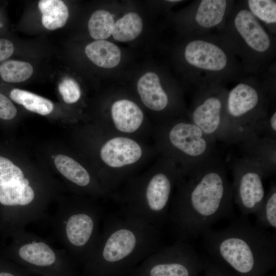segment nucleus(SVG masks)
<instances>
[{
  "instance_id": "f257e3e1",
  "label": "nucleus",
  "mask_w": 276,
  "mask_h": 276,
  "mask_svg": "<svg viewBox=\"0 0 276 276\" xmlns=\"http://www.w3.org/2000/svg\"><path fill=\"white\" fill-rule=\"evenodd\" d=\"M221 156L197 168L184 171L171 202L168 223L176 241L201 236L216 222L235 218L232 185Z\"/></svg>"
},
{
  "instance_id": "f03ea898",
  "label": "nucleus",
  "mask_w": 276,
  "mask_h": 276,
  "mask_svg": "<svg viewBox=\"0 0 276 276\" xmlns=\"http://www.w3.org/2000/svg\"><path fill=\"white\" fill-rule=\"evenodd\" d=\"M98 241L82 264V276H128L160 248V229L124 215L103 219Z\"/></svg>"
},
{
  "instance_id": "7ed1b4c3",
  "label": "nucleus",
  "mask_w": 276,
  "mask_h": 276,
  "mask_svg": "<svg viewBox=\"0 0 276 276\" xmlns=\"http://www.w3.org/2000/svg\"><path fill=\"white\" fill-rule=\"evenodd\" d=\"M201 236L209 255L241 275H250L256 269L267 268L275 261V233L252 224L246 216L235 217L221 229L211 227Z\"/></svg>"
},
{
  "instance_id": "20e7f679",
  "label": "nucleus",
  "mask_w": 276,
  "mask_h": 276,
  "mask_svg": "<svg viewBox=\"0 0 276 276\" xmlns=\"http://www.w3.org/2000/svg\"><path fill=\"white\" fill-rule=\"evenodd\" d=\"M103 211L89 202L61 201L52 219V235L76 263L82 264L101 234Z\"/></svg>"
},
{
  "instance_id": "39448f33",
  "label": "nucleus",
  "mask_w": 276,
  "mask_h": 276,
  "mask_svg": "<svg viewBox=\"0 0 276 276\" xmlns=\"http://www.w3.org/2000/svg\"><path fill=\"white\" fill-rule=\"evenodd\" d=\"M266 100L255 87L240 83L227 94L225 122L231 145L252 136H260L267 116Z\"/></svg>"
},
{
  "instance_id": "423d86ee",
  "label": "nucleus",
  "mask_w": 276,
  "mask_h": 276,
  "mask_svg": "<svg viewBox=\"0 0 276 276\" xmlns=\"http://www.w3.org/2000/svg\"><path fill=\"white\" fill-rule=\"evenodd\" d=\"M14 233L12 254L22 267L42 276H75V263L65 249L25 228Z\"/></svg>"
},
{
  "instance_id": "0eeeda50",
  "label": "nucleus",
  "mask_w": 276,
  "mask_h": 276,
  "mask_svg": "<svg viewBox=\"0 0 276 276\" xmlns=\"http://www.w3.org/2000/svg\"><path fill=\"white\" fill-rule=\"evenodd\" d=\"M178 178L171 172L154 174L145 185L143 194L124 203L120 212L160 229L168 223L172 189Z\"/></svg>"
},
{
  "instance_id": "6e6552de",
  "label": "nucleus",
  "mask_w": 276,
  "mask_h": 276,
  "mask_svg": "<svg viewBox=\"0 0 276 276\" xmlns=\"http://www.w3.org/2000/svg\"><path fill=\"white\" fill-rule=\"evenodd\" d=\"M167 138L170 147L184 163V171L202 167L221 156L218 143L190 121L172 125Z\"/></svg>"
},
{
  "instance_id": "1a4fd4ad",
  "label": "nucleus",
  "mask_w": 276,
  "mask_h": 276,
  "mask_svg": "<svg viewBox=\"0 0 276 276\" xmlns=\"http://www.w3.org/2000/svg\"><path fill=\"white\" fill-rule=\"evenodd\" d=\"M200 263L188 242L176 241L149 256L128 276H193Z\"/></svg>"
},
{
  "instance_id": "9d476101",
  "label": "nucleus",
  "mask_w": 276,
  "mask_h": 276,
  "mask_svg": "<svg viewBox=\"0 0 276 276\" xmlns=\"http://www.w3.org/2000/svg\"><path fill=\"white\" fill-rule=\"evenodd\" d=\"M233 175V202L241 215L254 214L263 202L266 192L262 170L255 164L241 157L232 158L229 165Z\"/></svg>"
},
{
  "instance_id": "9b49d317",
  "label": "nucleus",
  "mask_w": 276,
  "mask_h": 276,
  "mask_svg": "<svg viewBox=\"0 0 276 276\" xmlns=\"http://www.w3.org/2000/svg\"><path fill=\"white\" fill-rule=\"evenodd\" d=\"M227 94L211 89L202 92L195 99L190 121L216 141L231 145L225 122V107Z\"/></svg>"
},
{
  "instance_id": "f8f14e48",
  "label": "nucleus",
  "mask_w": 276,
  "mask_h": 276,
  "mask_svg": "<svg viewBox=\"0 0 276 276\" xmlns=\"http://www.w3.org/2000/svg\"><path fill=\"white\" fill-rule=\"evenodd\" d=\"M237 145L241 157L259 167L265 178L275 174L276 141L252 136Z\"/></svg>"
},
{
  "instance_id": "ddd939ff",
  "label": "nucleus",
  "mask_w": 276,
  "mask_h": 276,
  "mask_svg": "<svg viewBox=\"0 0 276 276\" xmlns=\"http://www.w3.org/2000/svg\"><path fill=\"white\" fill-rule=\"evenodd\" d=\"M187 62L196 68L209 71H220L227 65L225 52L217 45L202 40H194L185 50Z\"/></svg>"
},
{
  "instance_id": "4468645a",
  "label": "nucleus",
  "mask_w": 276,
  "mask_h": 276,
  "mask_svg": "<svg viewBox=\"0 0 276 276\" xmlns=\"http://www.w3.org/2000/svg\"><path fill=\"white\" fill-rule=\"evenodd\" d=\"M140 146L132 139L117 137L107 141L100 150L102 160L112 168L132 164L141 157Z\"/></svg>"
},
{
  "instance_id": "2eb2a0df",
  "label": "nucleus",
  "mask_w": 276,
  "mask_h": 276,
  "mask_svg": "<svg viewBox=\"0 0 276 276\" xmlns=\"http://www.w3.org/2000/svg\"><path fill=\"white\" fill-rule=\"evenodd\" d=\"M234 25L237 32L253 50L262 53L270 47L269 35L249 10L242 9L236 14Z\"/></svg>"
},
{
  "instance_id": "dca6fc26",
  "label": "nucleus",
  "mask_w": 276,
  "mask_h": 276,
  "mask_svg": "<svg viewBox=\"0 0 276 276\" xmlns=\"http://www.w3.org/2000/svg\"><path fill=\"white\" fill-rule=\"evenodd\" d=\"M137 89L142 101L149 109L160 111L168 106V96L155 73L149 72L143 75L138 80Z\"/></svg>"
},
{
  "instance_id": "f3484780",
  "label": "nucleus",
  "mask_w": 276,
  "mask_h": 276,
  "mask_svg": "<svg viewBox=\"0 0 276 276\" xmlns=\"http://www.w3.org/2000/svg\"><path fill=\"white\" fill-rule=\"evenodd\" d=\"M111 111L116 127L123 132H134L143 121L141 109L135 103L128 100L116 101L111 106Z\"/></svg>"
},
{
  "instance_id": "a211bd4d",
  "label": "nucleus",
  "mask_w": 276,
  "mask_h": 276,
  "mask_svg": "<svg viewBox=\"0 0 276 276\" xmlns=\"http://www.w3.org/2000/svg\"><path fill=\"white\" fill-rule=\"evenodd\" d=\"M85 53L94 63L103 68H113L121 60V52L119 47L105 40H97L88 44Z\"/></svg>"
},
{
  "instance_id": "6ab92c4d",
  "label": "nucleus",
  "mask_w": 276,
  "mask_h": 276,
  "mask_svg": "<svg viewBox=\"0 0 276 276\" xmlns=\"http://www.w3.org/2000/svg\"><path fill=\"white\" fill-rule=\"evenodd\" d=\"M54 163L58 171L68 182L80 188L90 187L92 180L89 173L73 158L58 154L54 158Z\"/></svg>"
},
{
  "instance_id": "aec40b11",
  "label": "nucleus",
  "mask_w": 276,
  "mask_h": 276,
  "mask_svg": "<svg viewBox=\"0 0 276 276\" xmlns=\"http://www.w3.org/2000/svg\"><path fill=\"white\" fill-rule=\"evenodd\" d=\"M38 7L42 14V24L47 29L62 27L68 17V8L60 0H41Z\"/></svg>"
},
{
  "instance_id": "412c9836",
  "label": "nucleus",
  "mask_w": 276,
  "mask_h": 276,
  "mask_svg": "<svg viewBox=\"0 0 276 276\" xmlns=\"http://www.w3.org/2000/svg\"><path fill=\"white\" fill-rule=\"evenodd\" d=\"M226 6L224 0L201 1L196 13V22L205 28L218 25L223 18Z\"/></svg>"
},
{
  "instance_id": "4be33fe9",
  "label": "nucleus",
  "mask_w": 276,
  "mask_h": 276,
  "mask_svg": "<svg viewBox=\"0 0 276 276\" xmlns=\"http://www.w3.org/2000/svg\"><path fill=\"white\" fill-rule=\"evenodd\" d=\"M9 96L12 100L27 110L40 115H48L54 109L50 100L27 90L14 88L10 91Z\"/></svg>"
},
{
  "instance_id": "5701e85b",
  "label": "nucleus",
  "mask_w": 276,
  "mask_h": 276,
  "mask_svg": "<svg viewBox=\"0 0 276 276\" xmlns=\"http://www.w3.org/2000/svg\"><path fill=\"white\" fill-rule=\"evenodd\" d=\"M255 225L266 229L276 230V184L272 182L266 193L265 198L257 211Z\"/></svg>"
},
{
  "instance_id": "b1692460",
  "label": "nucleus",
  "mask_w": 276,
  "mask_h": 276,
  "mask_svg": "<svg viewBox=\"0 0 276 276\" xmlns=\"http://www.w3.org/2000/svg\"><path fill=\"white\" fill-rule=\"evenodd\" d=\"M143 22L135 12L125 14L115 22L112 35L118 41L126 42L135 39L142 32Z\"/></svg>"
},
{
  "instance_id": "393cba45",
  "label": "nucleus",
  "mask_w": 276,
  "mask_h": 276,
  "mask_svg": "<svg viewBox=\"0 0 276 276\" xmlns=\"http://www.w3.org/2000/svg\"><path fill=\"white\" fill-rule=\"evenodd\" d=\"M114 20L112 15L105 10H98L91 15L88 22L89 33L92 38L104 40L112 35Z\"/></svg>"
},
{
  "instance_id": "a878e982",
  "label": "nucleus",
  "mask_w": 276,
  "mask_h": 276,
  "mask_svg": "<svg viewBox=\"0 0 276 276\" xmlns=\"http://www.w3.org/2000/svg\"><path fill=\"white\" fill-rule=\"evenodd\" d=\"M33 68L28 62L10 60L0 64L2 79L9 83H18L29 79L32 75Z\"/></svg>"
},
{
  "instance_id": "bb28decb",
  "label": "nucleus",
  "mask_w": 276,
  "mask_h": 276,
  "mask_svg": "<svg viewBox=\"0 0 276 276\" xmlns=\"http://www.w3.org/2000/svg\"><path fill=\"white\" fill-rule=\"evenodd\" d=\"M250 11L256 17L268 24L276 22V3L271 0H249Z\"/></svg>"
},
{
  "instance_id": "cd10ccee",
  "label": "nucleus",
  "mask_w": 276,
  "mask_h": 276,
  "mask_svg": "<svg viewBox=\"0 0 276 276\" xmlns=\"http://www.w3.org/2000/svg\"><path fill=\"white\" fill-rule=\"evenodd\" d=\"M25 177L20 167L10 158L0 155V186L10 185Z\"/></svg>"
},
{
  "instance_id": "c85d7f7f",
  "label": "nucleus",
  "mask_w": 276,
  "mask_h": 276,
  "mask_svg": "<svg viewBox=\"0 0 276 276\" xmlns=\"http://www.w3.org/2000/svg\"><path fill=\"white\" fill-rule=\"evenodd\" d=\"M58 89L63 101L66 103H74L80 98L81 90L79 85L73 79L64 78L59 84Z\"/></svg>"
},
{
  "instance_id": "c756f323",
  "label": "nucleus",
  "mask_w": 276,
  "mask_h": 276,
  "mask_svg": "<svg viewBox=\"0 0 276 276\" xmlns=\"http://www.w3.org/2000/svg\"><path fill=\"white\" fill-rule=\"evenodd\" d=\"M17 113V108L11 100L0 92V120L11 121Z\"/></svg>"
},
{
  "instance_id": "7c9ffc66",
  "label": "nucleus",
  "mask_w": 276,
  "mask_h": 276,
  "mask_svg": "<svg viewBox=\"0 0 276 276\" xmlns=\"http://www.w3.org/2000/svg\"><path fill=\"white\" fill-rule=\"evenodd\" d=\"M260 136L266 137L276 141V112L270 116L267 115L264 122Z\"/></svg>"
},
{
  "instance_id": "2f4dec72",
  "label": "nucleus",
  "mask_w": 276,
  "mask_h": 276,
  "mask_svg": "<svg viewBox=\"0 0 276 276\" xmlns=\"http://www.w3.org/2000/svg\"><path fill=\"white\" fill-rule=\"evenodd\" d=\"M14 51V47L11 41L0 38V62L9 58Z\"/></svg>"
},
{
  "instance_id": "473e14b6",
  "label": "nucleus",
  "mask_w": 276,
  "mask_h": 276,
  "mask_svg": "<svg viewBox=\"0 0 276 276\" xmlns=\"http://www.w3.org/2000/svg\"><path fill=\"white\" fill-rule=\"evenodd\" d=\"M27 273V270L24 269L20 272L17 273L8 271H1L0 272V276H28Z\"/></svg>"
},
{
  "instance_id": "72a5a7b5",
  "label": "nucleus",
  "mask_w": 276,
  "mask_h": 276,
  "mask_svg": "<svg viewBox=\"0 0 276 276\" xmlns=\"http://www.w3.org/2000/svg\"><path fill=\"white\" fill-rule=\"evenodd\" d=\"M169 1L171 2H179V1Z\"/></svg>"
}]
</instances>
